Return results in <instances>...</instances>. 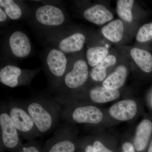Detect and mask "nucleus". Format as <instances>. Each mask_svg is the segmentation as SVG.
Here are the masks:
<instances>
[{"instance_id":"nucleus-18","label":"nucleus","mask_w":152,"mask_h":152,"mask_svg":"<svg viewBox=\"0 0 152 152\" xmlns=\"http://www.w3.org/2000/svg\"><path fill=\"white\" fill-rule=\"evenodd\" d=\"M131 56L141 69L146 73L152 72V56L149 52L134 48L130 51Z\"/></svg>"},{"instance_id":"nucleus-27","label":"nucleus","mask_w":152,"mask_h":152,"mask_svg":"<svg viewBox=\"0 0 152 152\" xmlns=\"http://www.w3.org/2000/svg\"><path fill=\"white\" fill-rule=\"evenodd\" d=\"M7 15L5 12L2 9L0 8V22H4L7 20Z\"/></svg>"},{"instance_id":"nucleus-22","label":"nucleus","mask_w":152,"mask_h":152,"mask_svg":"<svg viewBox=\"0 0 152 152\" xmlns=\"http://www.w3.org/2000/svg\"><path fill=\"white\" fill-rule=\"evenodd\" d=\"M0 6L4 9L7 15L12 20H18L21 17V9L13 0H1Z\"/></svg>"},{"instance_id":"nucleus-17","label":"nucleus","mask_w":152,"mask_h":152,"mask_svg":"<svg viewBox=\"0 0 152 152\" xmlns=\"http://www.w3.org/2000/svg\"><path fill=\"white\" fill-rule=\"evenodd\" d=\"M124 24L120 20H116L109 23L101 30L102 34L109 41L113 42H118L124 36Z\"/></svg>"},{"instance_id":"nucleus-5","label":"nucleus","mask_w":152,"mask_h":152,"mask_svg":"<svg viewBox=\"0 0 152 152\" xmlns=\"http://www.w3.org/2000/svg\"><path fill=\"white\" fill-rule=\"evenodd\" d=\"M72 124L64 122L43 147V152H75L76 145Z\"/></svg>"},{"instance_id":"nucleus-8","label":"nucleus","mask_w":152,"mask_h":152,"mask_svg":"<svg viewBox=\"0 0 152 152\" xmlns=\"http://www.w3.org/2000/svg\"><path fill=\"white\" fill-rule=\"evenodd\" d=\"M33 74L25 73L18 67L13 65L6 66L0 70V82L11 88L29 84Z\"/></svg>"},{"instance_id":"nucleus-3","label":"nucleus","mask_w":152,"mask_h":152,"mask_svg":"<svg viewBox=\"0 0 152 152\" xmlns=\"http://www.w3.org/2000/svg\"><path fill=\"white\" fill-rule=\"evenodd\" d=\"M61 105V119L64 122L95 124L100 123L103 118L102 113L96 106H77L71 101Z\"/></svg>"},{"instance_id":"nucleus-19","label":"nucleus","mask_w":152,"mask_h":152,"mask_svg":"<svg viewBox=\"0 0 152 152\" xmlns=\"http://www.w3.org/2000/svg\"><path fill=\"white\" fill-rule=\"evenodd\" d=\"M116 62V58L113 55H109L97 66L94 67L90 73L91 78L95 81H102L105 78L107 69L112 66Z\"/></svg>"},{"instance_id":"nucleus-15","label":"nucleus","mask_w":152,"mask_h":152,"mask_svg":"<svg viewBox=\"0 0 152 152\" xmlns=\"http://www.w3.org/2000/svg\"><path fill=\"white\" fill-rule=\"evenodd\" d=\"M90 99L96 103H105L111 102L119 97L118 90L108 89L104 86L96 87L90 90Z\"/></svg>"},{"instance_id":"nucleus-13","label":"nucleus","mask_w":152,"mask_h":152,"mask_svg":"<svg viewBox=\"0 0 152 152\" xmlns=\"http://www.w3.org/2000/svg\"><path fill=\"white\" fill-rule=\"evenodd\" d=\"M84 17L89 21L97 25H102L113 18V14L101 4H96L86 9L83 13Z\"/></svg>"},{"instance_id":"nucleus-4","label":"nucleus","mask_w":152,"mask_h":152,"mask_svg":"<svg viewBox=\"0 0 152 152\" xmlns=\"http://www.w3.org/2000/svg\"><path fill=\"white\" fill-rule=\"evenodd\" d=\"M1 150L14 152L22 145L20 135L8 113L6 103L0 105Z\"/></svg>"},{"instance_id":"nucleus-28","label":"nucleus","mask_w":152,"mask_h":152,"mask_svg":"<svg viewBox=\"0 0 152 152\" xmlns=\"http://www.w3.org/2000/svg\"><path fill=\"white\" fill-rule=\"evenodd\" d=\"M84 152H94L93 145L88 144L85 147Z\"/></svg>"},{"instance_id":"nucleus-16","label":"nucleus","mask_w":152,"mask_h":152,"mask_svg":"<svg viewBox=\"0 0 152 152\" xmlns=\"http://www.w3.org/2000/svg\"><path fill=\"white\" fill-rule=\"evenodd\" d=\"M127 76V69L124 65L117 67L115 72L103 83V86L111 90H118L124 84Z\"/></svg>"},{"instance_id":"nucleus-14","label":"nucleus","mask_w":152,"mask_h":152,"mask_svg":"<svg viewBox=\"0 0 152 152\" xmlns=\"http://www.w3.org/2000/svg\"><path fill=\"white\" fill-rule=\"evenodd\" d=\"M86 42L83 34L76 33L62 39L58 45L59 50L64 53L79 51L83 48Z\"/></svg>"},{"instance_id":"nucleus-2","label":"nucleus","mask_w":152,"mask_h":152,"mask_svg":"<svg viewBox=\"0 0 152 152\" xmlns=\"http://www.w3.org/2000/svg\"><path fill=\"white\" fill-rule=\"evenodd\" d=\"M9 115L20 136L28 142L34 140L40 136L31 117L23 102L11 100L6 103Z\"/></svg>"},{"instance_id":"nucleus-26","label":"nucleus","mask_w":152,"mask_h":152,"mask_svg":"<svg viewBox=\"0 0 152 152\" xmlns=\"http://www.w3.org/2000/svg\"><path fill=\"white\" fill-rule=\"evenodd\" d=\"M123 152H136L134 147L132 144L129 142H126L122 146Z\"/></svg>"},{"instance_id":"nucleus-21","label":"nucleus","mask_w":152,"mask_h":152,"mask_svg":"<svg viewBox=\"0 0 152 152\" xmlns=\"http://www.w3.org/2000/svg\"><path fill=\"white\" fill-rule=\"evenodd\" d=\"M134 3L133 0H118L117 1L116 11L118 15L128 23L132 21V9Z\"/></svg>"},{"instance_id":"nucleus-10","label":"nucleus","mask_w":152,"mask_h":152,"mask_svg":"<svg viewBox=\"0 0 152 152\" xmlns=\"http://www.w3.org/2000/svg\"><path fill=\"white\" fill-rule=\"evenodd\" d=\"M9 45L12 53L18 58L27 57L31 51L29 39L20 31H16L11 34L9 38Z\"/></svg>"},{"instance_id":"nucleus-9","label":"nucleus","mask_w":152,"mask_h":152,"mask_svg":"<svg viewBox=\"0 0 152 152\" xmlns=\"http://www.w3.org/2000/svg\"><path fill=\"white\" fill-rule=\"evenodd\" d=\"M36 19L40 23L50 26L61 25L65 17L59 8L50 5H45L38 8L36 11Z\"/></svg>"},{"instance_id":"nucleus-29","label":"nucleus","mask_w":152,"mask_h":152,"mask_svg":"<svg viewBox=\"0 0 152 152\" xmlns=\"http://www.w3.org/2000/svg\"><path fill=\"white\" fill-rule=\"evenodd\" d=\"M148 152H152V139L150 143L148 148Z\"/></svg>"},{"instance_id":"nucleus-20","label":"nucleus","mask_w":152,"mask_h":152,"mask_svg":"<svg viewBox=\"0 0 152 152\" xmlns=\"http://www.w3.org/2000/svg\"><path fill=\"white\" fill-rule=\"evenodd\" d=\"M108 50L103 47H94L87 50L86 58L89 65L95 67L103 61L107 56Z\"/></svg>"},{"instance_id":"nucleus-6","label":"nucleus","mask_w":152,"mask_h":152,"mask_svg":"<svg viewBox=\"0 0 152 152\" xmlns=\"http://www.w3.org/2000/svg\"><path fill=\"white\" fill-rule=\"evenodd\" d=\"M88 77V69L87 63L79 60L74 64L72 70L66 73L62 80L58 88L61 92L56 99L63 97L67 91L75 89L84 84Z\"/></svg>"},{"instance_id":"nucleus-1","label":"nucleus","mask_w":152,"mask_h":152,"mask_svg":"<svg viewBox=\"0 0 152 152\" xmlns=\"http://www.w3.org/2000/svg\"><path fill=\"white\" fill-rule=\"evenodd\" d=\"M23 102L40 136L48 134L56 129L61 118L62 105L55 98L40 96Z\"/></svg>"},{"instance_id":"nucleus-12","label":"nucleus","mask_w":152,"mask_h":152,"mask_svg":"<svg viewBox=\"0 0 152 152\" xmlns=\"http://www.w3.org/2000/svg\"><path fill=\"white\" fill-rule=\"evenodd\" d=\"M152 133V123L148 119L142 120L136 129L134 146L136 151L142 152L146 148Z\"/></svg>"},{"instance_id":"nucleus-25","label":"nucleus","mask_w":152,"mask_h":152,"mask_svg":"<svg viewBox=\"0 0 152 152\" xmlns=\"http://www.w3.org/2000/svg\"><path fill=\"white\" fill-rule=\"evenodd\" d=\"M94 152H113L111 150L109 149L98 140H96L93 143Z\"/></svg>"},{"instance_id":"nucleus-7","label":"nucleus","mask_w":152,"mask_h":152,"mask_svg":"<svg viewBox=\"0 0 152 152\" xmlns=\"http://www.w3.org/2000/svg\"><path fill=\"white\" fill-rule=\"evenodd\" d=\"M46 62L53 84L58 88L66 73L67 60L65 54L59 49H52L47 55Z\"/></svg>"},{"instance_id":"nucleus-11","label":"nucleus","mask_w":152,"mask_h":152,"mask_svg":"<svg viewBox=\"0 0 152 152\" xmlns=\"http://www.w3.org/2000/svg\"><path fill=\"white\" fill-rule=\"evenodd\" d=\"M137 111L134 101L131 99L123 100L114 104L109 110L110 115L114 118L121 121L132 119Z\"/></svg>"},{"instance_id":"nucleus-24","label":"nucleus","mask_w":152,"mask_h":152,"mask_svg":"<svg viewBox=\"0 0 152 152\" xmlns=\"http://www.w3.org/2000/svg\"><path fill=\"white\" fill-rule=\"evenodd\" d=\"M14 152H43V147L39 142L34 140L23 144Z\"/></svg>"},{"instance_id":"nucleus-23","label":"nucleus","mask_w":152,"mask_h":152,"mask_svg":"<svg viewBox=\"0 0 152 152\" xmlns=\"http://www.w3.org/2000/svg\"><path fill=\"white\" fill-rule=\"evenodd\" d=\"M136 39L140 42H144L152 39V23L144 25L140 28Z\"/></svg>"}]
</instances>
